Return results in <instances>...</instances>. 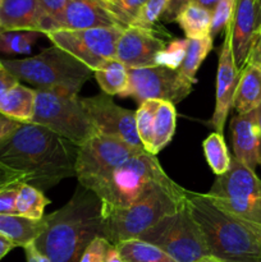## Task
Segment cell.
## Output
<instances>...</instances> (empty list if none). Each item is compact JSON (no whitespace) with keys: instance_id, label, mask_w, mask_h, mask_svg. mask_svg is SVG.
<instances>
[{"instance_id":"ffe728a7","label":"cell","mask_w":261,"mask_h":262,"mask_svg":"<svg viewBox=\"0 0 261 262\" xmlns=\"http://www.w3.org/2000/svg\"><path fill=\"white\" fill-rule=\"evenodd\" d=\"M261 104V68L247 63L240 72L232 107L237 114H247Z\"/></svg>"},{"instance_id":"4dcf8cb0","label":"cell","mask_w":261,"mask_h":262,"mask_svg":"<svg viewBox=\"0 0 261 262\" xmlns=\"http://www.w3.org/2000/svg\"><path fill=\"white\" fill-rule=\"evenodd\" d=\"M160 100H147L136 110V128L143 150L150 152L153 146V125Z\"/></svg>"},{"instance_id":"8d00e7d4","label":"cell","mask_w":261,"mask_h":262,"mask_svg":"<svg viewBox=\"0 0 261 262\" xmlns=\"http://www.w3.org/2000/svg\"><path fill=\"white\" fill-rule=\"evenodd\" d=\"M110 247L112 245L105 238H95L82 253L79 262H105Z\"/></svg>"},{"instance_id":"d4e9b609","label":"cell","mask_w":261,"mask_h":262,"mask_svg":"<svg viewBox=\"0 0 261 262\" xmlns=\"http://www.w3.org/2000/svg\"><path fill=\"white\" fill-rule=\"evenodd\" d=\"M211 15V12L192 3L179 13L174 22L178 23L188 40H199L210 36Z\"/></svg>"},{"instance_id":"2e32d148","label":"cell","mask_w":261,"mask_h":262,"mask_svg":"<svg viewBox=\"0 0 261 262\" xmlns=\"http://www.w3.org/2000/svg\"><path fill=\"white\" fill-rule=\"evenodd\" d=\"M240 71L237 69L233 59L232 45H230V33L225 30L224 41L219 50V63L216 73V97H215V109L211 118V125L215 132L222 133L227 122L228 114L232 109L235 89H237Z\"/></svg>"},{"instance_id":"9c48e42d","label":"cell","mask_w":261,"mask_h":262,"mask_svg":"<svg viewBox=\"0 0 261 262\" xmlns=\"http://www.w3.org/2000/svg\"><path fill=\"white\" fill-rule=\"evenodd\" d=\"M138 239L156 246L177 262H194L210 256L204 234L187 201L178 211L166 215Z\"/></svg>"},{"instance_id":"5b68a950","label":"cell","mask_w":261,"mask_h":262,"mask_svg":"<svg viewBox=\"0 0 261 262\" xmlns=\"http://www.w3.org/2000/svg\"><path fill=\"white\" fill-rule=\"evenodd\" d=\"M187 189L177 184H160L127 209L102 214V238L110 245L138 239L166 215L178 211L187 201Z\"/></svg>"},{"instance_id":"7a4b0ae2","label":"cell","mask_w":261,"mask_h":262,"mask_svg":"<svg viewBox=\"0 0 261 262\" xmlns=\"http://www.w3.org/2000/svg\"><path fill=\"white\" fill-rule=\"evenodd\" d=\"M45 230L33 246L51 262H79L87 246L102 237L101 201L81 184L61 209L45 215Z\"/></svg>"},{"instance_id":"7bdbcfd3","label":"cell","mask_w":261,"mask_h":262,"mask_svg":"<svg viewBox=\"0 0 261 262\" xmlns=\"http://www.w3.org/2000/svg\"><path fill=\"white\" fill-rule=\"evenodd\" d=\"M247 63H251L261 68V31H258L257 36H256Z\"/></svg>"},{"instance_id":"4316f807","label":"cell","mask_w":261,"mask_h":262,"mask_svg":"<svg viewBox=\"0 0 261 262\" xmlns=\"http://www.w3.org/2000/svg\"><path fill=\"white\" fill-rule=\"evenodd\" d=\"M49 204L50 200L46 199L42 191L30 184H22L15 200V212L27 219L40 220L45 216V207Z\"/></svg>"},{"instance_id":"60d3db41","label":"cell","mask_w":261,"mask_h":262,"mask_svg":"<svg viewBox=\"0 0 261 262\" xmlns=\"http://www.w3.org/2000/svg\"><path fill=\"white\" fill-rule=\"evenodd\" d=\"M23 123L15 122V120L10 119V118L5 117L0 113V142L4 141L5 138L9 137L13 132L18 129Z\"/></svg>"},{"instance_id":"e575fe53","label":"cell","mask_w":261,"mask_h":262,"mask_svg":"<svg viewBox=\"0 0 261 262\" xmlns=\"http://www.w3.org/2000/svg\"><path fill=\"white\" fill-rule=\"evenodd\" d=\"M235 0H220L219 4L212 10L211 27H210V36L212 40L222 30L225 31L227 26L232 19L233 10H234Z\"/></svg>"},{"instance_id":"f35d334b","label":"cell","mask_w":261,"mask_h":262,"mask_svg":"<svg viewBox=\"0 0 261 262\" xmlns=\"http://www.w3.org/2000/svg\"><path fill=\"white\" fill-rule=\"evenodd\" d=\"M22 184H27L22 176L0 164V191L10 187H20Z\"/></svg>"},{"instance_id":"ee69618b","label":"cell","mask_w":261,"mask_h":262,"mask_svg":"<svg viewBox=\"0 0 261 262\" xmlns=\"http://www.w3.org/2000/svg\"><path fill=\"white\" fill-rule=\"evenodd\" d=\"M25 252H26V258H27V262H51L48 257H45L42 253H40L37 250H36V247L33 246V243L26 246Z\"/></svg>"},{"instance_id":"681fc988","label":"cell","mask_w":261,"mask_h":262,"mask_svg":"<svg viewBox=\"0 0 261 262\" xmlns=\"http://www.w3.org/2000/svg\"><path fill=\"white\" fill-rule=\"evenodd\" d=\"M194 262H224V261L219 260V258H216V257H214V256L210 255V256H205V257L200 258V260H197Z\"/></svg>"},{"instance_id":"277c9868","label":"cell","mask_w":261,"mask_h":262,"mask_svg":"<svg viewBox=\"0 0 261 262\" xmlns=\"http://www.w3.org/2000/svg\"><path fill=\"white\" fill-rule=\"evenodd\" d=\"M155 155L137 154L110 173L83 184L102 205V214L127 209L160 184L173 183ZM82 186V184H81Z\"/></svg>"},{"instance_id":"d6a6232c","label":"cell","mask_w":261,"mask_h":262,"mask_svg":"<svg viewBox=\"0 0 261 262\" xmlns=\"http://www.w3.org/2000/svg\"><path fill=\"white\" fill-rule=\"evenodd\" d=\"M187 45H188V38H178V40L171 41L165 46L163 51H160L156 58V66L179 69L181 64L183 63L184 56H186Z\"/></svg>"},{"instance_id":"11a10c76","label":"cell","mask_w":261,"mask_h":262,"mask_svg":"<svg viewBox=\"0 0 261 262\" xmlns=\"http://www.w3.org/2000/svg\"><path fill=\"white\" fill-rule=\"evenodd\" d=\"M258 31H261V25H260V30H258Z\"/></svg>"},{"instance_id":"cb8c5ba5","label":"cell","mask_w":261,"mask_h":262,"mask_svg":"<svg viewBox=\"0 0 261 262\" xmlns=\"http://www.w3.org/2000/svg\"><path fill=\"white\" fill-rule=\"evenodd\" d=\"M177 125L176 105L168 101H160L156 109L153 125V146L151 155L160 152L173 138Z\"/></svg>"},{"instance_id":"f6af8a7d","label":"cell","mask_w":261,"mask_h":262,"mask_svg":"<svg viewBox=\"0 0 261 262\" xmlns=\"http://www.w3.org/2000/svg\"><path fill=\"white\" fill-rule=\"evenodd\" d=\"M13 248H15V246L13 245L8 238H5L4 235L0 234V260H2L3 257H5Z\"/></svg>"},{"instance_id":"f907efd6","label":"cell","mask_w":261,"mask_h":262,"mask_svg":"<svg viewBox=\"0 0 261 262\" xmlns=\"http://www.w3.org/2000/svg\"><path fill=\"white\" fill-rule=\"evenodd\" d=\"M100 3H102V4L105 5V7L107 8L109 10H112L113 13H114V9H113V5H114V0H99ZM115 14V13H114Z\"/></svg>"},{"instance_id":"d6986e66","label":"cell","mask_w":261,"mask_h":262,"mask_svg":"<svg viewBox=\"0 0 261 262\" xmlns=\"http://www.w3.org/2000/svg\"><path fill=\"white\" fill-rule=\"evenodd\" d=\"M44 13L38 0H0L3 31H36L42 33Z\"/></svg>"},{"instance_id":"484cf974","label":"cell","mask_w":261,"mask_h":262,"mask_svg":"<svg viewBox=\"0 0 261 262\" xmlns=\"http://www.w3.org/2000/svg\"><path fill=\"white\" fill-rule=\"evenodd\" d=\"M115 247L124 262H177L160 248L141 239L124 241Z\"/></svg>"},{"instance_id":"7402d4cb","label":"cell","mask_w":261,"mask_h":262,"mask_svg":"<svg viewBox=\"0 0 261 262\" xmlns=\"http://www.w3.org/2000/svg\"><path fill=\"white\" fill-rule=\"evenodd\" d=\"M36 90L18 82L0 97V113L19 123H31L35 113Z\"/></svg>"},{"instance_id":"8fae6325","label":"cell","mask_w":261,"mask_h":262,"mask_svg":"<svg viewBox=\"0 0 261 262\" xmlns=\"http://www.w3.org/2000/svg\"><path fill=\"white\" fill-rule=\"evenodd\" d=\"M142 147H135L113 136L96 133L78 146L76 160V177L79 184L110 173L128 159L142 152Z\"/></svg>"},{"instance_id":"c3c4849f","label":"cell","mask_w":261,"mask_h":262,"mask_svg":"<svg viewBox=\"0 0 261 262\" xmlns=\"http://www.w3.org/2000/svg\"><path fill=\"white\" fill-rule=\"evenodd\" d=\"M255 115H256V123H257L258 130H260L261 133V104L258 105L257 109L255 110Z\"/></svg>"},{"instance_id":"74e56055","label":"cell","mask_w":261,"mask_h":262,"mask_svg":"<svg viewBox=\"0 0 261 262\" xmlns=\"http://www.w3.org/2000/svg\"><path fill=\"white\" fill-rule=\"evenodd\" d=\"M18 189L19 187H10L0 191V215H17L15 200H17Z\"/></svg>"},{"instance_id":"f1b7e54d","label":"cell","mask_w":261,"mask_h":262,"mask_svg":"<svg viewBox=\"0 0 261 262\" xmlns=\"http://www.w3.org/2000/svg\"><path fill=\"white\" fill-rule=\"evenodd\" d=\"M205 158L212 173L222 176L229 169L232 158L229 156L227 145H225L223 133L214 132L202 142Z\"/></svg>"},{"instance_id":"f546056e","label":"cell","mask_w":261,"mask_h":262,"mask_svg":"<svg viewBox=\"0 0 261 262\" xmlns=\"http://www.w3.org/2000/svg\"><path fill=\"white\" fill-rule=\"evenodd\" d=\"M41 32L36 31H3L0 32V51L9 55L30 54Z\"/></svg>"},{"instance_id":"f5cc1de1","label":"cell","mask_w":261,"mask_h":262,"mask_svg":"<svg viewBox=\"0 0 261 262\" xmlns=\"http://www.w3.org/2000/svg\"><path fill=\"white\" fill-rule=\"evenodd\" d=\"M256 228H257V232H258V234H260V238H261V227L256 225Z\"/></svg>"},{"instance_id":"30bf717a","label":"cell","mask_w":261,"mask_h":262,"mask_svg":"<svg viewBox=\"0 0 261 262\" xmlns=\"http://www.w3.org/2000/svg\"><path fill=\"white\" fill-rule=\"evenodd\" d=\"M124 27H102L89 30H55L46 32V37L61 50L97 71L107 60L115 58L117 42Z\"/></svg>"},{"instance_id":"603a6c76","label":"cell","mask_w":261,"mask_h":262,"mask_svg":"<svg viewBox=\"0 0 261 262\" xmlns=\"http://www.w3.org/2000/svg\"><path fill=\"white\" fill-rule=\"evenodd\" d=\"M94 76L104 94L109 96L113 95L127 96L129 89V73L127 67L123 66L120 61L110 59L94 72Z\"/></svg>"},{"instance_id":"7dc6e473","label":"cell","mask_w":261,"mask_h":262,"mask_svg":"<svg viewBox=\"0 0 261 262\" xmlns=\"http://www.w3.org/2000/svg\"><path fill=\"white\" fill-rule=\"evenodd\" d=\"M219 2L220 0H194V4L200 5V7L205 8V9H207L209 12L212 13V10H214L215 7L219 4Z\"/></svg>"},{"instance_id":"1f68e13d","label":"cell","mask_w":261,"mask_h":262,"mask_svg":"<svg viewBox=\"0 0 261 262\" xmlns=\"http://www.w3.org/2000/svg\"><path fill=\"white\" fill-rule=\"evenodd\" d=\"M169 0H146L140 8L130 26H138L143 28H153L161 18L168 7Z\"/></svg>"},{"instance_id":"9f6ffc18","label":"cell","mask_w":261,"mask_h":262,"mask_svg":"<svg viewBox=\"0 0 261 262\" xmlns=\"http://www.w3.org/2000/svg\"><path fill=\"white\" fill-rule=\"evenodd\" d=\"M0 32H2V28H0Z\"/></svg>"},{"instance_id":"3957f363","label":"cell","mask_w":261,"mask_h":262,"mask_svg":"<svg viewBox=\"0 0 261 262\" xmlns=\"http://www.w3.org/2000/svg\"><path fill=\"white\" fill-rule=\"evenodd\" d=\"M187 204L210 255L224 262H261V238L256 225L223 211L205 193L188 191Z\"/></svg>"},{"instance_id":"db71d44e","label":"cell","mask_w":261,"mask_h":262,"mask_svg":"<svg viewBox=\"0 0 261 262\" xmlns=\"http://www.w3.org/2000/svg\"><path fill=\"white\" fill-rule=\"evenodd\" d=\"M3 68V64H2V59H0V69Z\"/></svg>"},{"instance_id":"ac0fdd59","label":"cell","mask_w":261,"mask_h":262,"mask_svg":"<svg viewBox=\"0 0 261 262\" xmlns=\"http://www.w3.org/2000/svg\"><path fill=\"white\" fill-rule=\"evenodd\" d=\"M230 135L234 158L255 170L261 165V133L256 123L255 110L247 114H235L230 122Z\"/></svg>"},{"instance_id":"ab89813d","label":"cell","mask_w":261,"mask_h":262,"mask_svg":"<svg viewBox=\"0 0 261 262\" xmlns=\"http://www.w3.org/2000/svg\"><path fill=\"white\" fill-rule=\"evenodd\" d=\"M194 3V0H169L168 7H166L165 12L161 15L160 19L163 22H174L176 18L178 17L179 13L184 9L186 7H188L189 4Z\"/></svg>"},{"instance_id":"8992f818","label":"cell","mask_w":261,"mask_h":262,"mask_svg":"<svg viewBox=\"0 0 261 262\" xmlns=\"http://www.w3.org/2000/svg\"><path fill=\"white\" fill-rule=\"evenodd\" d=\"M3 67L18 81L37 90H55L78 94L94 72L74 56L53 45L35 56L2 60Z\"/></svg>"},{"instance_id":"6da1fadb","label":"cell","mask_w":261,"mask_h":262,"mask_svg":"<svg viewBox=\"0 0 261 262\" xmlns=\"http://www.w3.org/2000/svg\"><path fill=\"white\" fill-rule=\"evenodd\" d=\"M77 154L78 146L33 123H23L0 142V164L42 192L76 177Z\"/></svg>"},{"instance_id":"bcb514c9","label":"cell","mask_w":261,"mask_h":262,"mask_svg":"<svg viewBox=\"0 0 261 262\" xmlns=\"http://www.w3.org/2000/svg\"><path fill=\"white\" fill-rule=\"evenodd\" d=\"M105 262H124V261H123L122 257H120L117 247L112 245V247H110L109 251H107L106 260H105Z\"/></svg>"},{"instance_id":"836d02e7","label":"cell","mask_w":261,"mask_h":262,"mask_svg":"<svg viewBox=\"0 0 261 262\" xmlns=\"http://www.w3.org/2000/svg\"><path fill=\"white\" fill-rule=\"evenodd\" d=\"M44 13L42 33L58 30L59 20L69 0H38Z\"/></svg>"},{"instance_id":"e0dca14e","label":"cell","mask_w":261,"mask_h":262,"mask_svg":"<svg viewBox=\"0 0 261 262\" xmlns=\"http://www.w3.org/2000/svg\"><path fill=\"white\" fill-rule=\"evenodd\" d=\"M127 27L99 0H69L59 20L58 30H89Z\"/></svg>"},{"instance_id":"9a60e30c","label":"cell","mask_w":261,"mask_h":262,"mask_svg":"<svg viewBox=\"0 0 261 262\" xmlns=\"http://www.w3.org/2000/svg\"><path fill=\"white\" fill-rule=\"evenodd\" d=\"M260 25L261 18L256 0H235L232 19L225 30L230 33L233 59L240 72L247 64Z\"/></svg>"},{"instance_id":"4fadbf2b","label":"cell","mask_w":261,"mask_h":262,"mask_svg":"<svg viewBox=\"0 0 261 262\" xmlns=\"http://www.w3.org/2000/svg\"><path fill=\"white\" fill-rule=\"evenodd\" d=\"M79 101L97 132L120 138L135 147H142L136 128V112L117 105L112 96L104 92L96 96L79 97Z\"/></svg>"},{"instance_id":"5bb4252c","label":"cell","mask_w":261,"mask_h":262,"mask_svg":"<svg viewBox=\"0 0 261 262\" xmlns=\"http://www.w3.org/2000/svg\"><path fill=\"white\" fill-rule=\"evenodd\" d=\"M165 46V41L153 28L128 26L118 40L114 59L128 69L155 67L156 58Z\"/></svg>"},{"instance_id":"ba28073f","label":"cell","mask_w":261,"mask_h":262,"mask_svg":"<svg viewBox=\"0 0 261 262\" xmlns=\"http://www.w3.org/2000/svg\"><path fill=\"white\" fill-rule=\"evenodd\" d=\"M207 199L242 222L261 227V179L233 158L229 169L217 176Z\"/></svg>"},{"instance_id":"b9f144b4","label":"cell","mask_w":261,"mask_h":262,"mask_svg":"<svg viewBox=\"0 0 261 262\" xmlns=\"http://www.w3.org/2000/svg\"><path fill=\"white\" fill-rule=\"evenodd\" d=\"M18 82L19 81H18L10 72H8L7 69L3 67V68L0 69V97H2L8 90H10L13 86H15Z\"/></svg>"},{"instance_id":"7c38bea8","label":"cell","mask_w":261,"mask_h":262,"mask_svg":"<svg viewBox=\"0 0 261 262\" xmlns=\"http://www.w3.org/2000/svg\"><path fill=\"white\" fill-rule=\"evenodd\" d=\"M128 73L129 89L127 96H132L138 104L147 100H160L176 105L191 94L193 86L178 69L161 66L128 69Z\"/></svg>"},{"instance_id":"d590c367","label":"cell","mask_w":261,"mask_h":262,"mask_svg":"<svg viewBox=\"0 0 261 262\" xmlns=\"http://www.w3.org/2000/svg\"><path fill=\"white\" fill-rule=\"evenodd\" d=\"M145 3L146 0H114L113 9L115 15L128 27L132 25L136 14Z\"/></svg>"},{"instance_id":"83f0119b","label":"cell","mask_w":261,"mask_h":262,"mask_svg":"<svg viewBox=\"0 0 261 262\" xmlns=\"http://www.w3.org/2000/svg\"><path fill=\"white\" fill-rule=\"evenodd\" d=\"M212 43H214V40L211 36L199 38V40H188L186 56H184L183 63L181 64L178 71L191 83L196 82L197 71L205 58L212 50Z\"/></svg>"},{"instance_id":"44dd1931","label":"cell","mask_w":261,"mask_h":262,"mask_svg":"<svg viewBox=\"0 0 261 262\" xmlns=\"http://www.w3.org/2000/svg\"><path fill=\"white\" fill-rule=\"evenodd\" d=\"M46 228L45 216L40 220L27 219L19 215H0V234L15 247H23L35 242Z\"/></svg>"},{"instance_id":"52a82bcc","label":"cell","mask_w":261,"mask_h":262,"mask_svg":"<svg viewBox=\"0 0 261 262\" xmlns=\"http://www.w3.org/2000/svg\"><path fill=\"white\" fill-rule=\"evenodd\" d=\"M31 123L77 146L99 133L82 107L78 94L67 91L36 90L35 113Z\"/></svg>"},{"instance_id":"816d5d0a","label":"cell","mask_w":261,"mask_h":262,"mask_svg":"<svg viewBox=\"0 0 261 262\" xmlns=\"http://www.w3.org/2000/svg\"><path fill=\"white\" fill-rule=\"evenodd\" d=\"M257 3V8H258V13H260V18H261V0H256Z\"/></svg>"}]
</instances>
